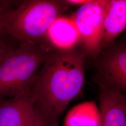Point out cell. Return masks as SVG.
<instances>
[{
    "mask_svg": "<svg viewBox=\"0 0 126 126\" xmlns=\"http://www.w3.org/2000/svg\"><path fill=\"white\" fill-rule=\"evenodd\" d=\"M46 40L53 50H69L75 48L80 35L71 17L59 16L48 29Z\"/></svg>",
    "mask_w": 126,
    "mask_h": 126,
    "instance_id": "8",
    "label": "cell"
},
{
    "mask_svg": "<svg viewBox=\"0 0 126 126\" xmlns=\"http://www.w3.org/2000/svg\"><path fill=\"white\" fill-rule=\"evenodd\" d=\"M16 4V0H0V24Z\"/></svg>",
    "mask_w": 126,
    "mask_h": 126,
    "instance_id": "12",
    "label": "cell"
},
{
    "mask_svg": "<svg viewBox=\"0 0 126 126\" xmlns=\"http://www.w3.org/2000/svg\"><path fill=\"white\" fill-rule=\"evenodd\" d=\"M105 0H90L71 16L80 35L85 54L94 59L101 50Z\"/></svg>",
    "mask_w": 126,
    "mask_h": 126,
    "instance_id": "4",
    "label": "cell"
},
{
    "mask_svg": "<svg viewBox=\"0 0 126 126\" xmlns=\"http://www.w3.org/2000/svg\"><path fill=\"white\" fill-rule=\"evenodd\" d=\"M84 50L50 51L32 83L30 94L35 107L50 122L60 116L80 92L84 83Z\"/></svg>",
    "mask_w": 126,
    "mask_h": 126,
    "instance_id": "1",
    "label": "cell"
},
{
    "mask_svg": "<svg viewBox=\"0 0 126 126\" xmlns=\"http://www.w3.org/2000/svg\"><path fill=\"white\" fill-rule=\"evenodd\" d=\"M65 3L64 0H17L0 23V32L20 42L52 49L47 42V32L65 9Z\"/></svg>",
    "mask_w": 126,
    "mask_h": 126,
    "instance_id": "2",
    "label": "cell"
},
{
    "mask_svg": "<svg viewBox=\"0 0 126 126\" xmlns=\"http://www.w3.org/2000/svg\"><path fill=\"white\" fill-rule=\"evenodd\" d=\"M20 43L12 37L0 32V62Z\"/></svg>",
    "mask_w": 126,
    "mask_h": 126,
    "instance_id": "10",
    "label": "cell"
},
{
    "mask_svg": "<svg viewBox=\"0 0 126 126\" xmlns=\"http://www.w3.org/2000/svg\"><path fill=\"white\" fill-rule=\"evenodd\" d=\"M100 77L108 86L124 93L126 91V44L125 39L101 49L94 58Z\"/></svg>",
    "mask_w": 126,
    "mask_h": 126,
    "instance_id": "5",
    "label": "cell"
},
{
    "mask_svg": "<svg viewBox=\"0 0 126 126\" xmlns=\"http://www.w3.org/2000/svg\"><path fill=\"white\" fill-rule=\"evenodd\" d=\"M101 50L111 45L126 27V0H105Z\"/></svg>",
    "mask_w": 126,
    "mask_h": 126,
    "instance_id": "9",
    "label": "cell"
},
{
    "mask_svg": "<svg viewBox=\"0 0 126 126\" xmlns=\"http://www.w3.org/2000/svg\"><path fill=\"white\" fill-rule=\"evenodd\" d=\"M28 126H59V124L50 122L35 108L34 114Z\"/></svg>",
    "mask_w": 126,
    "mask_h": 126,
    "instance_id": "11",
    "label": "cell"
},
{
    "mask_svg": "<svg viewBox=\"0 0 126 126\" xmlns=\"http://www.w3.org/2000/svg\"><path fill=\"white\" fill-rule=\"evenodd\" d=\"M53 49L21 42L0 62V99L30 94L32 83Z\"/></svg>",
    "mask_w": 126,
    "mask_h": 126,
    "instance_id": "3",
    "label": "cell"
},
{
    "mask_svg": "<svg viewBox=\"0 0 126 126\" xmlns=\"http://www.w3.org/2000/svg\"><path fill=\"white\" fill-rule=\"evenodd\" d=\"M100 126H126V97L124 93L109 86L99 76Z\"/></svg>",
    "mask_w": 126,
    "mask_h": 126,
    "instance_id": "6",
    "label": "cell"
},
{
    "mask_svg": "<svg viewBox=\"0 0 126 126\" xmlns=\"http://www.w3.org/2000/svg\"><path fill=\"white\" fill-rule=\"evenodd\" d=\"M35 112L31 94L0 99V126H28Z\"/></svg>",
    "mask_w": 126,
    "mask_h": 126,
    "instance_id": "7",
    "label": "cell"
}]
</instances>
